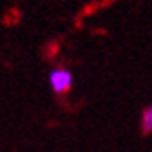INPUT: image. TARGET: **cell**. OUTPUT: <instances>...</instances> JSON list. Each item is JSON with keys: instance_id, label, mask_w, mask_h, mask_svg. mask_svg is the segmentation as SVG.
<instances>
[{"instance_id": "obj_1", "label": "cell", "mask_w": 152, "mask_h": 152, "mask_svg": "<svg viewBox=\"0 0 152 152\" xmlns=\"http://www.w3.org/2000/svg\"><path fill=\"white\" fill-rule=\"evenodd\" d=\"M48 84H50L53 94L64 95V94H68L73 86V73L64 66H57L48 73Z\"/></svg>"}, {"instance_id": "obj_2", "label": "cell", "mask_w": 152, "mask_h": 152, "mask_svg": "<svg viewBox=\"0 0 152 152\" xmlns=\"http://www.w3.org/2000/svg\"><path fill=\"white\" fill-rule=\"evenodd\" d=\"M141 132L143 134H152V103L147 104L143 108V112H141Z\"/></svg>"}]
</instances>
